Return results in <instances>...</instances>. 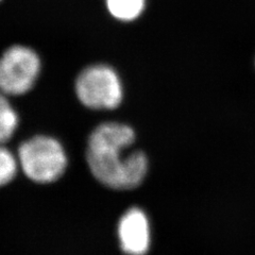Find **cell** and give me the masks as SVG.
I'll list each match as a JSON object with an SVG mask.
<instances>
[{
	"label": "cell",
	"instance_id": "7",
	"mask_svg": "<svg viewBox=\"0 0 255 255\" xmlns=\"http://www.w3.org/2000/svg\"><path fill=\"white\" fill-rule=\"evenodd\" d=\"M19 117L10 97L0 93V145L9 141L18 129Z\"/></svg>",
	"mask_w": 255,
	"mask_h": 255
},
{
	"label": "cell",
	"instance_id": "9",
	"mask_svg": "<svg viewBox=\"0 0 255 255\" xmlns=\"http://www.w3.org/2000/svg\"><path fill=\"white\" fill-rule=\"evenodd\" d=\"M2 1V0H0V2H1Z\"/></svg>",
	"mask_w": 255,
	"mask_h": 255
},
{
	"label": "cell",
	"instance_id": "6",
	"mask_svg": "<svg viewBox=\"0 0 255 255\" xmlns=\"http://www.w3.org/2000/svg\"><path fill=\"white\" fill-rule=\"evenodd\" d=\"M109 14L122 22L136 20L145 11L146 0H106Z\"/></svg>",
	"mask_w": 255,
	"mask_h": 255
},
{
	"label": "cell",
	"instance_id": "2",
	"mask_svg": "<svg viewBox=\"0 0 255 255\" xmlns=\"http://www.w3.org/2000/svg\"><path fill=\"white\" fill-rule=\"evenodd\" d=\"M17 159L27 178L38 184L58 181L66 171L68 158L62 143L48 135H35L20 143Z\"/></svg>",
	"mask_w": 255,
	"mask_h": 255
},
{
	"label": "cell",
	"instance_id": "1",
	"mask_svg": "<svg viewBox=\"0 0 255 255\" xmlns=\"http://www.w3.org/2000/svg\"><path fill=\"white\" fill-rule=\"evenodd\" d=\"M136 139L133 128L118 122L97 126L90 134L86 161L95 179L115 190H130L145 181L149 159L141 150H130Z\"/></svg>",
	"mask_w": 255,
	"mask_h": 255
},
{
	"label": "cell",
	"instance_id": "3",
	"mask_svg": "<svg viewBox=\"0 0 255 255\" xmlns=\"http://www.w3.org/2000/svg\"><path fill=\"white\" fill-rule=\"evenodd\" d=\"M77 99L92 111H112L124 100V84L117 71L108 64L96 63L84 67L75 81Z\"/></svg>",
	"mask_w": 255,
	"mask_h": 255
},
{
	"label": "cell",
	"instance_id": "8",
	"mask_svg": "<svg viewBox=\"0 0 255 255\" xmlns=\"http://www.w3.org/2000/svg\"><path fill=\"white\" fill-rule=\"evenodd\" d=\"M18 159L3 145H0V187L6 185L18 170Z\"/></svg>",
	"mask_w": 255,
	"mask_h": 255
},
{
	"label": "cell",
	"instance_id": "4",
	"mask_svg": "<svg viewBox=\"0 0 255 255\" xmlns=\"http://www.w3.org/2000/svg\"><path fill=\"white\" fill-rule=\"evenodd\" d=\"M42 73L39 54L26 45H12L0 55V93L19 97L33 90Z\"/></svg>",
	"mask_w": 255,
	"mask_h": 255
},
{
	"label": "cell",
	"instance_id": "5",
	"mask_svg": "<svg viewBox=\"0 0 255 255\" xmlns=\"http://www.w3.org/2000/svg\"><path fill=\"white\" fill-rule=\"evenodd\" d=\"M119 245L127 255H146L151 246V229L147 214L131 207L118 222Z\"/></svg>",
	"mask_w": 255,
	"mask_h": 255
}]
</instances>
